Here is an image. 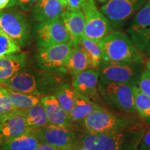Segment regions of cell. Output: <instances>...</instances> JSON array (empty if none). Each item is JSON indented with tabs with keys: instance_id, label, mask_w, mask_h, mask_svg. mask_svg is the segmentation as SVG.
I'll list each match as a JSON object with an SVG mask.
<instances>
[{
	"instance_id": "cell-1",
	"label": "cell",
	"mask_w": 150,
	"mask_h": 150,
	"mask_svg": "<svg viewBox=\"0 0 150 150\" xmlns=\"http://www.w3.org/2000/svg\"><path fill=\"white\" fill-rule=\"evenodd\" d=\"M0 83L15 91L42 97L53 95L62 82L58 76L41 70L25 68Z\"/></svg>"
},
{
	"instance_id": "cell-2",
	"label": "cell",
	"mask_w": 150,
	"mask_h": 150,
	"mask_svg": "<svg viewBox=\"0 0 150 150\" xmlns=\"http://www.w3.org/2000/svg\"><path fill=\"white\" fill-rule=\"evenodd\" d=\"M83 121L88 134L119 132L145 128L134 116L116 115L104 108L95 110Z\"/></svg>"
},
{
	"instance_id": "cell-3",
	"label": "cell",
	"mask_w": 150,
	"mask_h": 150,
	"mask_svg": "<svg viewBox=\"0 0 150 150\" xmlns=\"http://www.w3.org/2000/svg\"><path fill=\"white\" fill-rule=\"evenodd\" d=\"M145 129L119 132L86 134L80 140L82 148L88 150H127L141 140Z\"/></svg>"
},
{
	"instance_id": "cell-4",
	"label": "cell",
	"mask_w": 150,
	"mask_h": 150,
	"mask_svg": "<svg viewBox=\"0 0 150 150\" xmlns=\"http://www.w3.org/2000/svg\"><path fill=\"white\" fill-rule=\"evenodd\" d=\"M102 61L144 63L143 56L130 38L120 31H113L99 42Z\"/></svg>"
},
{
	"instance_id": "cell-5",
	"label": "cell",
	"mask_w": 150,
	"mask_h": 150,
	"mask_svg": "<svg viewBox=\"0 0 150 150\" xmlns=\"http://www.w3.org/2000/svg\"><path fill=\"white\" fill-rule=\"evenodd\" d=\"M74 43L72 40L68 42L39 48L35 54V64L41 70L54 76H60L67 74V63Z\"/></svg>"
},
{
	"instance_id": "cell-6",
	"label": "cell",
	"mask_w": 150,
	"mask_h": 150,
	"mask_svg": "<svg viewBox=\"0 0 150 150\" xmlns=\"http://www.w3.org/2000/svg\"><path fill=\"white\" fill-rule=\"evenodd\" d=\"M144 70L143 63L102 61L97 69L99 81L138 86Z\"/></svg>"
},
{
	"instance_id": "cell-7",
	"label": "cell",
	"mask_w": 150,
	"mask_h": 150,
	"mask_svg": "<svg viewBox=\"0 0 150 150\" xmlns=\"http://www.w3.org/2000/svg\"><path fill=\"white\" fill-rule=\"evenodd\" d=\"M133 86L125 83L99 81L100 96L110 106L126 112H137L135 106Z\"/></svg>"
},
{
	"instance_id": "cell-8",
	"label": "cell",
	"mask_w": 150,
	"mask_h": 150,
	"mask_svg": "<svg viewBox=\"0 0 150 150\" xmlns=\"http://www.w3.org/2000/svg\"><path fill=\"white\" fill-rule=\"evenodd\" d=\"M33 37L39 48L47 47L72 40L61 18L34 24Z\"/></svg>"
},
{
	"instance_id": "cell-9",
	"label": "cell",
	"mask_w": 150,
	"mask_h": 150,
	"mask_svg": "<svg viewBox=\"0 0 150 150\" xmlns=\"http://www.w3.org/2000/svg\"><path fill=\"white\" fill-rule=\"evenodd\" d=\"M81 10L85 18L83 35L99 42L111 30L109 20L97 9L95 0L88 1Z\"/></svg>"
},
{
	"instance_id": "cell-10",
	"label": "cell",
	"mask_w": 150,
	"mask_h": 150,
	"mask_svg": "<svg viewBox=\"0 0 150 150\" xmlns=\"http://www.w3.org/2000/svg\"><path fill=\"white\" fill-rule=\"evenodd\" d=\"M0 28L20 46L29 45L31 32L27 18L22 14L11 11H0Z\"/></svg>"
},
{
	"instance_id": "cell-11",
	"label": "cell",
	"mask_w": 150,
	"mask_h": 150,
	"mask_svg": "<svg viewBox=\"0 0 150 150\" xmlns=\"http://www.w3.org/2000/svg\"><path fill=\"white\" fill-rule=\"evenodd\" d=\"M149 0H108L101 7V12L113 26L122 24Z\"/></svg>"
},
{
	"instance_id": "cell-12",
	"label": "cell",
	"mask_w": 150,
	"mask_h": 150,
	"mask_svg": "<svg viewBox=\"0 0 150 150\" xmlns=\"http://www.w3.org/2000/svg\"><path fill=\"white\" fill-rule=\"evenodd\" d=\"M127 32L135 45L144 51L150 45V0L138 11Z\"/></svg>"
},
{
	"instance_id": "cell-13",
	"label": "cell",
	"mask_w": 150,
	"mask_h": 150,
	"mask_svg": "<svg viewBox=\"0 0 150 150\" xmlns=\"http://www.w3.org/2000/svg\"><path fill=\"white\" fill-rule=\"evenodd\" d=\"M42 143L64 149H72L76 142V134L70 127L48 125L42 128L33 130Z\"/></svg>"
},
{
	"instance_id": "cell-14",
	"label": "cell",
	"mask_w": 150,
	"mask_h": 150,
	"mask_svg": "<svg viewBox=\"0 0 150 150\" xmlns=\"http://www.w3.org/2000/svg\"><path fill=\"white\" fill-rule=\"evenodd\" d=\"M31 131L25 118L18 110L0 116V144Z\"/></svg>"
},
{
	"instance_id": "cell-15",
	"label": "cell",
	"mask_w": 150,
	"mask_h": 150,
	"mask_svg": "<svg viewBox=\"0 0 150 150\" xmlns=\"http://www.w3.org/2000/svg\"><path fill=\"white\" fill-rule=\"evenodd\" d=\"M98 83V70L90 68L74 76L72 81V87L81 95L98 104L101 102Z\"/></svg>"
},
{
	"instance_id": "cell-16",
	"label": "cell",
	"mask_w": 150,
	"mask_h": 150,
	"mask_svg": "<svg viewBox=\"0 0 150 150\" xmlns=\"http://www.w3.org/2000/svg\"><path fill=\"white\" fill-rule=\"evenodd\" d=\"M41 102L45 109L49 125L70 127V114L63 109L54 95L42 97Z\"/></svg>"
},
{
	"instance_id": "cell-17",
	"label": "cell",
	"mask_w": 150,
	"mask_h": 150,
	"mask_svg": "<svg viewBox=\"0 0 150 150\" xmlns=\"http://www.w3.org/2000/svg\"><path fill=\"white\" fill-rule=\"evenodd\" d=\"M31 8V16L37 22L61 18L66 9L58 0H38Z\"/></svg>"
},
{
	"instance_id": "cell-18",
	"label": "cell",
	"mask_w": 150,
	"mask_h": 150,
	"mask_svg": "<svg viewBox=\"0 0 150 150\" xmlns=\"http://www.w3.org/2000/svg\"><path fill=\"white\" fill-rule=\"evenodd\" d=\"M61 18L74 45L78 44L80 39L83 36L85 27V18L82 11L66 8Z\"/></svg>"
},
{
	"instance_id": "cell-19",
	"label": "cell",
	"mask_w": 150,
	"mask_h": 150,
	"mask_svg": "<svg viewBox=\"0 0 150 150\" xmlns=\"http://www.w3.org/2000/svg\"><path fill=\"white\" fill-rule=\"evenodd\" d=\"M25 53L11 54L0 57V82L8 79L27 66Z\"/></svg>"
},
{
	"instance_id": "cell-20",
	"label": "cell",
	"mask_w": 150,
	"mask_h": 150,
	"mask_svg": "<svg viewBox=\"0 0 150 150\" xmlns=\"http://www.w3.org/2000/svg\"><path fill=\"white\" fill-rule=\"evenodd\" d=\"M66 68L67 73L74 77L88 69L92 68L91 61L88 55L78 44L74 45Z\"/></svg>"
},
{
	"instance_id": "cell-21",
	"label": "cell",
	"mask_w": 150,
	"mask_h": 150,
	"mask_svg": "<svg viewBox=\"0 0 150 150\" xmlns=\"http://www.w3.org/2000/svg\"><path fill=\"white\" fill-rule=\"evenodd\" d=\"M102 108L103 107L100 105L83 96L76 91L75 104L72 111L70 112V119L72 122L83 121L92 112Z\"/></svg>"
},
{
	"instance_id": "cell-22",
	"label": "cell",
	"mask_w": 150,
	"mask_h": 150,
	"mask_svg": "<svg viewBox=\"0 0 150 150\" xmlns=\"http://www.w3.org/2000/svg\"><path fill=\"white\" fill-rule=\"evenodd\" d=\"M18 112L24 116L31 130H36L49 125L45 109L42 102L26 109L18 110Z\"/></svg>"
},
{
	"instance_id": "cell-23",
	"label": "cell",
	"mask_w": 150,
	"mask_h": 150,
	"mask_svg": "<svg viewBox=\"0 0 150 150\" xmlns=\"http://www.w3.org/2000/svg\"><path fill=\"white\" fill-rule=\"evenodd\" d=\"M41 143L32 130L29 134L4 142L0 144L1 150H34Z\"/></svg>"
},
{
	"instance_id": "cell-24",
	"label": "cell",
	"mask_w": 150,
	"mask_h": 150,
	"mask_svg": "<svg viewBox=\"0 0 150 150\" xmlns=\"http://www.w3.org/2000/svg\"><path fill=\"white\" fill-rule=\"evenodd\" d=\"M5 91L12 104L18 110L26 109L41 102L42 97L20 93L9 88H5Z\"/></svg>"
},
{
	"instance_id": "cell-25",
	"label": "cell",
	"mask_w": 150,
	"mask_h": 150,
	"mask_svg": "<svg viewBox=\"0 0 150 150\" xmlns=\"http://www.w3.org/2000/svg\"><path fill=\"white\" fill-rule=\"evenodd\" d=\"M53 95L67 113L70 114L75 104L76 91L68 83H63L59 86Z\"/></svg>"
},
{
	"instance_id": "cell-26",
	"label": "cell",
	"mask_w": 150,
	"mask_h": 150,
	"mask_svg": "<svg viewBox=\"0 0 150 150\" xmlns=\"http://www.w3.org/2000/svg\"><path fill=\"white\" fill-rule=\"evenodd\" d=\"M78 45L83 48L88 55L91 61L92 68L97 70L101 61H102V52L99 42L88 38L83 35L79 41Z\"/></svg>"
},
{
	"instance_id": "cell-27",
	"label": "cell",
	"mask_w": 150,
	"mask_h": 150,
	"mask_svg": "<svg viewBox=\"0 0 150 150\" xmlns=\"http://www.w3.org/2000/svg\"><path fill=\"white\" fill-rule=\"evenodd\" d=\"M135 106L140 116L150 124V98L144 94L137 86H133Z\"/></svg>"
},
{
	"instance_id": "cell-28",
	"label": "cell",
	"mask_w": 150,
	"mask_h": 150,
	"mask_svg": "<svg viewBox=\"0 0 150 150\" xmlns=\"http://www.w3.org/2000/svg\"><path fill=\"white\" fill-rule=\"evenodd\" d=\"M20 52V46L0 28V57Z\"/></svg>"
},
{
	"instance_id": "cell-29",
	"label": "cell",
	"mask_w": 150,
	"mask_h": 150,
	"mask_svg": "<svg viewBox=\"0 0 150 150\" xmlns=\"http://www.w3.org/2000/svg\"><path fill=\"white\" fill-rule=\"evenodd\" d=\"M11 103L5 91V88H0V116L18 111Z\"/></svg>"
},
{
	"instance_id": "cell-30",
	"label": "cell",
	"mask_w": 150,
	"mask_h": 150,
	"mask_svg": "<svg viewBox=\"0 0 150 150\" xmlns=\"http://www.w3.org/2000/svg\"><path fill=\"white\" fill-rule=\"evenodd\" d=\"M137 86L142 93L150 98V70L147 68L145 69L142 72Z\"/></svg>"
},
{
	"instance_id": "cell-31",
	"label": "cell",
	"mask_w": 150,
	"mask_h": 150,
	"mask_svg": "<svg viewBox=\"0 0 150 150\" xmlns=\"http://www.w3.org/2000/svg\"><path fill=\"white\" fill-rule=\"evenodd\" d=\"M38 0H11L8 6H18L21 10L28 11L36 4Z\"/></svg>"
},
{
	"instance_id": "cell-32",
	"label": "cell",
	"mask_w": 150,
	"mask_h": 150,
	"mask_svg": "<svg viewBox=\"0 0 150 150\" xmlns=\"http://www.w3.org/2000/svg\"><path fill=\"white\" fill-rule=\"evenodd\" d=\"M89 0H66L67 8L81 10L82 6Z\"/></svg>"
},
{
	"instance_id": "cell-33",
	"label": "cell",
	"mask_w": 150,
	"mask_h": 150,
	"mask_svg": "<svg viewBox=\"0 0 150 150\" xmlns=\"http://www.w3.org/2000/svg\"><path fill=\"white\" fill-rule=\"evenodd\" d=\"M150 148V130L146 132L140 141L138 150H147Z\"/></svg>"
},
{
	"instance_id": "cell-34",
	"label": "cell",
	"mask_w": 150,
	"mask_h": 150,
	"mask_svg": "<svg viewBox=\"0 0 150 150\" xmlns=\"http://www.w3.org/2000/svg\"><path fill=\"white\" fill-rule=\"evenodd\" d=\"M34 150H73L72 149H64V148H59L54 147L51 145L46 143H41L38 147H37Z\"/></svg>"
},
{
	"instance_id": "cell-35",
	"label": "cell",
	"mask_w": 150,
	"mask_h": 150,
	"mask_svg": "<svg viewBox=\"0 0 150 150\" xmlns=\"http://www.w3.org/2000/svg\"><path fill=\"white\" fill-rule=\"evenodd\" d=\"M11 0H0V11L8 6Z\"/></svg>"
},
{
	"instance_id": "cell-36",
	"label": "cell",
	"mask_w": 150,
	"mask_h": 150,
	"mask_svg": "<svg viewBox=\"0 0 150 150\" xmlns=\"http://www.w3.org/2000/svg\"><path fill=\"white\" fill-rule=\"evenodd\" d=\"M58 1H59L60 2H61L62 4L64 6L65 8H67V1H66V0H58Z\"/></svg>"
},
{
	"instance_id": "cell-37",
	"label": "cell",
	"mask_w": 150,
	"mask_h": 150,
	"mask_svg": "<svg viewBox=\"0 0 150 150\" xmlns=\"http://www.w3.org/2000/svg\"><path fill=\"white\" fill-rule=\"evenodd\" d=\"M146 66H147V68L148 70H150V60H149V61L147 62V63H146Z\"/></svg>"
},
{
	"instance_id": "cell-38",
	"label": "cell",
	"mask_w": 150,
	"mask_h": 150,
	"mask_svg": "<svg viewBox=\"0 0 150 150\" xmlns=\"http://www.w3.org/2000/svg\"><path fill=\"white\" fill-rule=\"evenodd\" d=\"M98 1H99V2H101V3H103V4H104V3L106 2V1H108V0H98Z\"/></svg>"
},
{
	"instance_id": "cell-39",
	"label": "cell",
	"mask_w": 150,
	"mask_h": 150,
	"mask_svg": "<svg viewBox=\"0 0 150 150\" xmlns=\"http://www.w3.org/2000/svg\"><path fill=\"white\" fill-rule=\"evenodd\" d=\"M147 52H148V54H149V56H150V45H149V47H148V50H147Z\"/></svg>"
},
{
	"instance_id": "cell-40",
	"label": "cell",
	"mask_w": 150,
	"mask_h": 150,
	"mask_svg": "<svg viewBox=\"0 0 150 150\" xmlns=\"http://www.w3.org/2000/svg\"><path fill=\"white\" fill-rule=\"evenodd\" d=\"M79 150H88V149H85V148H81V149Z\"/></svg>"
},
{
	"instance_id": "cell-41",
	"label": "cell",
	"mask_w": 150,
	"mask_h": 150,
	"mask_svg": "<svg viewBox=\"0 0 150 150\" xmlns=\"http://www.w3.org/2000/svg\"><path fill=\"white\" fill-rule=\"evenodd\" d=\"M147 150H150V148H149V149H147Z\"/></svg>"
},
{
	"instance_id": "cell-42",
	"label": "cell",
	"mask_w": 150,
	"mask_h": 150,
	"mask_svg": "<svg viewBox=\"0 0 150 150\" xmlns=\"http://www.w3.org/2000/svg\"><path fill=\"white\" fill-rule=\"evenodd\" d=\"M0 150H1V149H0Z\"/></svg>"
}]
</instances>
